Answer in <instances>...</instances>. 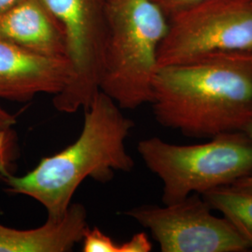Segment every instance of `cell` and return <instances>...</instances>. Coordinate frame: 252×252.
<instances>
[{"instance_id":"cell-9","label":"cell","mask_w":252,"mask_h":252,"mask_svg":"<svg viewBox=\"0 0 252 252\" xmlns=\"http://www.w3.org/2000/svg\"><path fill=\"white\" fill-rule=\"evenodd\" d=\"M0 39L34 54L67 58L63 30L44 0H22L0 14Z\"/></svg>"},{"instance_id":"cell-1","label":"cell","mask_w":252,"mask_h":252,"mask_svg":"<svg viewBox=\"0 0 252 252\" xmlns=\"http://www.w3.org/2000/svg\"><path fill=\"white\" fill-rule=\"evenodd\" d=\"M151 104L158 124L189 137L243 131L252 120V54L160 67Z\"/></svg>"},{"instance_id":"cell-11","label":"cell","mask_w":252,"mask_h":252,"mask_svg":"<svg viewBox=\"0 0 252 252\" xmlns=\"http://www.w3.org/2000/svg\"><path fill=\"white\" fill-rule=\"evenodd\" d=\"M207 205L220 211L252 249V192L223 186L202 194Z\"/></svg>"},{"instance_id":"cell-3","label":"cell","mask_w":252,"mask_h":252,"mask_svg":"<svg viewBox=\"0 0 252 252\" xmlns=\"http://www.w3.org/2000/svg\"><path fill=\"white\" fill-rule=\"evenodd\" d=\"M99 90L122 109L151 103L168 18L153 0H107Z\"/></svg>"},{"instance_id":"cell-6","label":"cell","mask_w":252,"mask_h":252,"mask_svg":"<svg viewBox=\"0 0 252 252\" xmlns=\"http://www.w3.org/2000/svg\"><path fill=\"white\" fill-rule=\"evenodd\" d=\"M63 30L72 79L53 104L57 111L75 113L99 92L106 37L107 0H44Z\"/></svg>"},{"instance_id":"cell-17","label":"cell","mask_w":252,"mask_h":252,"mask_svg":"<svg viewBox=\"0 0 252 252\" xmlns=\"http://www.w3.org/2000/svg\"><path fill=\"white\" fill-rule=\"evenodd\" d=\"M16 123L17 120L15 115L0 107V130L13 128Z\"/></svg>"},{"instance_id":"cell-16","label":"cell","mask_w":252,"mask_h":252,"mask_svg":"<svg viewBox=\"0 0 252 252\" xmlns=\"http://www.w3.org/2000/svg\"><path fill=\"white\" fill-rule=\"evenodd\" d=\"M243 132L252 140V120L247 126H245ZM230 186H233V187H235L237 189H244V190L252 192V173L248 175L247 177L235 181Z\"/></svg>"},{"instance_id":"cell-12","label":"cell","mask_w":252,"mask_h":252,"mask_svg":"<svg viewBox=\"0 0 252 252\" xmlns=\"http://www.w3.org/2000/svg\"><path fill=\"white\" fill-rule=\"evenodd\" d=\"M18 156L17 133L13 128L0 130V180L12 174Z\"/></svg>"},{"instance_id":"cell-14","label":"cell","mask_w":252,"mask_h":252,"mask_svg":"<svg viewBox=\"0 0 252 252\" xmlns=\"http://www.w3.org/2000/svg\"><path fill=\"white\" fill-rule=\"evenodd\" d=\"M162 9L167 18L179 13L184 9H189L209 0H153Z\"/></svg>"},{"instance_id":"cell-10","label":"cell","mask_w":252,"mask_h":252,"mask_svg":"<svg viewBox=\"0 0 252 252\" xmlns=\"http://www.w3.org/2000/svg\"><path fill=\"white\" fill-rule=\"evenodd\" d=\"M88 227L86 207L72 203L63 216L47 218L36 228L21 230L0 223V252H72Z\"/></svg>"},{"instance_id":"cell-2","label":"cell","mask_w":252,"mask_h":252,"mask_svg":"<svg viewBox=\"0 0 252 252\" xmlns=\"http://www.w3.org/2000/svg\"><path fill=\"white\" fill-rule=\"evenodd\" d=\"M83 126L75 142L44 157L24 176L9 174L3 181L9 193L36 200L48 218H60L72 204L76 190L86 179L107 183L116 172H131L135 161L126 149L134 122L100 91L83 108Z\"/></svg>"},{"instance_id":"cell-4","label":"cell","mask_w":252,"mask_h":252,"mask_svg":"<svg viewBox=\"0 0 252 252\" xmlns=\"http://www.w3.org/2000/svg\"><path fill=\"white\" fill-rule=\"evenodd\" d=\"M137 152L162 181L163 205L232 185L252 173V140L243 131L197 145L172 144L153 136L139 141Z\"/></svg>"},{"instance_id":"cell-8","label":"cell","mask_w":252,"mask_h":252,"mask_svg":"<svg viewBox=\"0 0 252 252\" xmlns=\"http://www.w3.org/2000/svg\"><path fill=\"white\" fill-rule=\"evenodd\" d=\"M72 76L67 58L34 54L0 39V100L28 102L42 94L54 96Z\"/></svg>"},{"instance_id":"cell-7","label":"cell","mask_w":252,"mask_h":252,"mask_svg":"<svg viewBox=\"0 0 252 252\" xmlns=\"http://www.w3.org/2000/svg\"><path fill=\"white\" fill-rule=\"evenodd\" d=\"M197 193L162 207L143 205L125 212L147 228L162 252H246L251 246L226 219L214 216Z\"/></svg>"},{"instance_id":"cell-15","label":"cell","mask_w":252,"mask_h":252,"mask_svg":"<svg viewBox=\"0 0 252 252\" xmlns=\"http://www.w3.org/2000/svg\"><path fill=\"white\" fill-rule=\"evenodd\" d=\"M153 245L145 233L134 234L129 240L120 244V252H150Z\"/></svg>"},{"instance_id":"cell-18","label":"cell","mask_w":252,"mask_h":252,"mask_svg":"<svg viewBox=\"0 0 252 252\" xmlns=\"http://www.w3.org/2000/svg\"><path fill=\"white\" fill-rule=\"evenodd\" d=\"M22 0H0V14L10 9Z\"/></svg>"},{"instance_id":"cell-13","label":"cell","mask_w":252,"mask_h":252,"mask_svg":"<svg viewBox=\"0 0 252 252\" xmlns=\"http://www.w3.org/2000/svg\"><path fill=\"white\" fill-rule=\"evenodd\" d=\"M81 243L83 252H120V243L97 227H88Z\"/></svg>"},{"instance_id":"cell-5","label":"cell","mask_w":252,"mask_h":252,"mask_svg":"<svg viewBox=\"0 0 252 252\" xmlns=\"http://www.w3.org/2000/svg\"><path fill=\"white\" fill-rule=\"evenodd\" d=\"M236 54H252V0H209L168 18L158 69Z\"/></svg>"}]
</instances>
